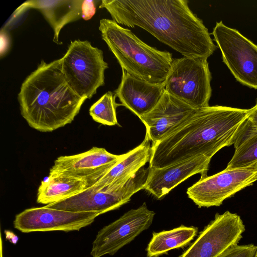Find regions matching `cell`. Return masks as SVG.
I'll return each mask as SVG.
<instances>
[{
  "label": "cell",
  "instance_id": "obj_1",
  "mask_svg": "<svg viewBox=\"0 0 257 257\" xmlns=\"http://www.w3.org/2000/svg\"><path fill=\"white\" fill-rule=\"evenodd\" d=\"M112 20L139 27L184 57L208 59L217 46L187 0H102Z\"/></svg>",
  "mask_w": 257,
  "mask_h": 257
},
{
  "label": "cell",
  "instance_id": "obj_2",
  "mask_svg": "<svg viewBox=\"0 0 257 257\" xmlns=\"http://www.w3.org/2000/svg\"><path fill=\"white\" fill-rule=\"evenodd\" d=\"M249 109L214 105L196 109L158 143L152 145L149 167L160 168L199 156L211 159L233 144Z\"/></svg>",
  "mask_w": 257,
  "mask_h": 257
},
{
  "label": "cell",
  "instance_id": "obj_3",
  "mask_svg": "<svg viewBox=\"0 0 257 257\" xmlns=\"http://www.w3.org/2000/svg\"><path fill=\"white\" fill-rule=\"evenodd\" d=\"M61 58L42 60L18 95L21 113L32 128L51 132L71 123L86 99L76 94L61 70Z\"/></svg>",
  "mask_w": 257,
  "mask_h": 257
},
{
  "label": "cell",
  "instance_id": "obj_4",
  "mask_svg": "<svg viewBox=\"0 0 257 257\" xmlns=\"http://www.w3.org/2000/svg\"><path fill=\"white\" fill-rule=\"evenodd\" d=\"M99 30L122 69L142 80L164 83L171 69L172 53L148 45L112 20H100Z\"/></svg>",
  "mask_w": 257,
  "mask_h": 257
},
{
  "label": "cell",
  "instance_id": "obj_5",
  "mask_svg": "<svg viewBox=\"0 0 257 257\" xmlns=\"http://www.w3.org/2000/svg\"><path fill=\"white\" fill-rule=\"evenodd\" d=\"M61 70L70 86L79 96L90 99L105 84L108 68L101 50L88 41H71L61 58Z\"/></svg>",
  "mask_w": 257,
  "mask_h": 257
},
{
  "label": "cell",
  "instance_id": "obj_6",
  "mask_svg": "<svg viewBox=\"0 0 257 257\" xmlns=\"http://www.w3.org/2000/svg\"><path fill=\"white\" fill-rule=\"evenodd\" d=\"M211 74L207 59L183 57L173 59L164 82L165 90L194 109L209 106Z\"/></svg>",
  "mask_w": 257,
  "mask_h": 257
},
{
  "label": "cell",
  "instance_id": "obj_7",
  "mask_svg": "<svg viewBox=\"0 0 257 257\" xmlns=\"http://www.w3.org/2000/svg\"><path fill=\"white\" fill-rule=\"evenodd\" d=\"M149 172L143 167L124 183L109 190L87 187L71 197L45 205L46 207L74 212H97L102 214L118 209L131 200L144 187Z\"/></svg>",
  "mask_w": 257,
  "mask_h": 257
},
{
  "label": "cell",
  "instance_id": "obj_8",
  "mask_svg": "<svg viewBox=\"0 0 257 257\" xmlns=\"http://www.w3.org/2000/svg\"><path fill=\"white\" fill-rule=\"evenodd\" d=\"M211 34L223 62L236 80L257 89V45L222 21L216 23Z\"/></svg>",
  "mask_w": 257,
  "mask_h": 257
},
{
  "label": "cell",
  "instance_id": "obj_9",
  "mask_svg": "<svg viewBox=\"0 0 257 257\" xmlns=\"http://www.w3.org/2000/svg\"><path fill=\"white\" fill-rule=\"evenodd\" d=\"M257 181V166L225 169L200 179L186 193L199 207L219 206L223 201Z\"/></svg>",
  "mask_w": 257,
  "mask_h": 257
},
{
  "label": "cell",
  "instance_id": "obj_10",
  "mask_svg": "<svg viewBox=\"0 0 257 257\" xmlns=\"http://www.w3.org/2000/svg\"><path fill=\"white\" fill-rule=\"evenodd\" d=\"M155 213L144 202L137 209L125 212L118 219L103 227L92 242V257L113 255L151 225Z\"/></svg>",
  "mask_w": 257,
  "mask_h": 257
},
{
  "label": "cell",
  "instance_id": "obj_11",
  "mask_svg": "<svg viewBox=\"0 0 257 257\" xmlns=\"http://www.w3.org/2000/svg\"><path fill=\"white\" fill-rule=\"evenodd\" d=\"M245 229L241 217L236 213L229 211L217 213L180 257H218L238 244Z\"/></svg>",
  "mask_w": 257,
  "mask_h": 257
},
{
  "label": "cell",
  "instance_id": "obj_12",
  "mask_svg": "<svg viewBox=\"0 0 257 257\" xmlns=\"http://www.w3.org/2000/svg\"><path fill=\"white\" fill-rule=\"evenodd\" d=\"M100 213L97 212H74L46 207L26 209L17 214L14 227L23 233L59 230L79 231L89 225Z\"/></svg>",
  "mask_w": 257,
  "mask_h": 257
},
{
  "label": "cell",
  "instance_id": "obj_13",
  "mask_svg": "<svg viewBox=\"0 0 257 257\" xmlns=\"http://www.w3.org/2000/svg\"><path fill=\"white\" fill-rule=\"evenodd\" d=\"M196 109L165 90L156 106L139 118L154 145L177 128Z\"/></svg>",
  "mask_w": 257,
  "mask_h": 257
},
{
  "label": "cell",
  "instance_id": "obj_14",
  "mask_svg": "<svg viewBox=\"0 0 257 257\" xmlns=\"http://www.w3.org/2000/svg\"><path fill=\"white\" fill-rule=\"evenodd\" d=\"M210 160L201 155L163 168L149 167L144 189L161 199L190 177L199 173L207 176Z\"/></svg>",
  "mask_w": 257,
  "mask_h": 257
},
{
  "label": "cell",
  "instance_id": "obj_15",
  "mask_svg": "<svg viewBox=\"0 0 257 257\" xmlns=\"http://www.w3.org/2000/svg\"><path fill=\"white\" fill-rule=\"evenodd\" d=\"M165 91L164 83L155 84L142 80L122 69L121 81L114 93L121 105L140 117L156 106Z\"/></svg>",
  "mask_w": 257,
  "mask_h": 257
},
{
  "label": "cell",
  "instance_id": "obj_16",
  "mask_svg": "<svg viewBox=\"0 0 257 257\" xmlns=\"http://www.w3.org/2000/svg\"><path fill=\"white\" fill-rule=\"evenodd\" d=\"M152 145L146 134L143 142L137 147L125 153L124 156L103 174L86 180L87 187L99 190H109L124 183L149 163Z\"/></svg>",
  "mask_w": 257,
  "mask_h": 257
},
{
  "label": "cell",
  "instance_id": "obj_17",
  "mask_svg": "<svg viewBox=\"0 0 257 257\" xmlns=\"http://www.w3.org/2000/svg\"><path fill=\"white\" fill-rule=\"evenodd\" d=\"M124 156V154L114 155L104 148L94 147L82 153L59 157L55 160L49 173L85 179L109 167Z\"/></svg>",
  "mask_w": 257,
  "mask_h": 257
},
{
  "label": "cell",
  "instance_id": "obj_18",
  "mask_svg": "<svg viewBox=\"0 0 257 257\" xmlns=\"http://www.w3.org/2000/svg\"><path fill=\"white\" fill-rule=\"evenodd\" d=\"M83 0H32L22 4L14 13L16 18L28 9L38 10L54 31L53 41L57 44L62 29L69 23L82 18Z\"/></svg>",
  "mask_w": 257,
  "mask_h": 257
},
{
  "label": "cell",
  "instance_id": "obj_19",
  "mask_svg": "<svg viewBox=\"0 0 257 257\" xmlns=\"http://www.w3.org/2000/svg\"><path fill=\"white\" fill-rule=\"evenodd\" d=\"M87 187L84 179L49 173L48 178L42 181L38 188L37 202L46 205L55 203L77 194Z\"/></svg>",
  "mask_w": 257,
  "mask_h": 257
},
{
  "label": "cell",
  "instance_id": "obj_20",
  "mask_svg": "<svg viewBox=\"0 0 257 257\" xmlns=\"http://www.w3.org/2000/svg\"><path fill=\"white\" fill-rule=\"evenodd\" d=\"M233 146L235 152L226 169L257 166V128L247 118L240 126Z\"/></svg>",
  "mask_w": 257,
  "mask_h": 257
},
{
  "label": "cell",
  "instance_id": "obj_21",
  "mask_svg": "<svg viewBox=\"0 0 257 257\" xmlns=\"http://www.w3.org/2000/svg\"><path fill=\"white\" fill-rule=\"evenodd\" d=\"M197 233V227L183 225L170 230L153 232L146 248L147 256L159 257L170 250L183 248L189 244Z\"/></svg>",
  "mask_w": 257,
  "mask_h": 257
},
{
  "label": "cell",
  "instance_id": "obj_22",
  "mask_svg": "<svg viewBox=\"0 0 257 257\" xmlns=\"http://www.w3.org/2000/svg\"><path fill=\"white\" fill-rule=\"evenodd\" d=\"M116 97L108 91L91 106L89 114L95 121L109 126L118 124L116 108L121 105L115 102Z\"/></svg>",
  "mask_w": 257,
  "mask_h": 257
},
{
  "label": "cell",
  "instance_id": "obj_23",
  "mask_svg": "<svg viewBox=\"0 0 257 257\" xmlns=\"http://www.w3.org/2000/svg\"><path fill=\"white\" fill-rule=\"evenodd\" d=\"M257 246L253 244H236L228 248L218 257H253Z\"/></svg>",
  "mask_w": 257,
  "mask_h": 257
},
{
  "label": "cell",
  "instance_id": "obj_24",
  "mask_svg": "<svg viewBox=\"0 0 257 257\" xmlns=\"http://www.w3.org/2000/svg\"><path fill=\"white\" fill-rule=\"evenodd\" d=\"M96 1L83 0L82 6V18L85 21L90 19L96 12Z\"/></svg>",
  "mask_w": 257,
  "mask_h": 257
},
{
  "label": "cell",
  "instance_id": "obj_25",
  "mask_svg": "<svg viewBox=\"0 0 257 257\" xmlns=\"http://www.w3.org/2000/svg\"><path fill=\"white\" fill-rule=\"evenodd\" d=\"M1 57L5 55L9 51L11 43V37L9 33L4 29L1 31Z\"/></svg>",
  "mask_w": 257,
  "mask_h": 257
},
{
  "label": "cell",
  "instance_id": "obj_26",
  "mask_svg": "<svg viewBox=\"0 0 257 257\" xmlns=\"http://www.w3.org/2000/svg\"><path fill=\"white\" fill-rule=\"evenodd\" d=\"M247 119L251 122L252 125L257 128V112L251 111L249 109V114Z\"/></svg>",
  "mask_w": 257,
  "mask_h": 257
},
{
  "label": "cell",
  "instance_id": "obj_27",
  "mask_svg": "<svg viewBox=\"0 0 257 257\" xmlns=\"http://www.w3.org/2000/svg\"><path fill=\"white\" fill-rule=\"evenodd\" d=\"M251 111L257 112V98L256 99L255 104L254 106L250 108Z\"/></svg>",
  "mask_w": 257,
  "mask_h": 257
},
{
  "label": "cell",
  "instance_id": "obj_28",
  "mask_svg": "<svg viewBox=\"0 0 257 257\" xmlns=\"http://www.w3.org/2000/svg\"><path fill=\"white\" fill-rule=\"evenodd\" d=\"M253 257H257V249Z\"/></svg>",
  "mask_w": 257,
  "mask_h": 257
}]
</instances>
